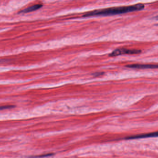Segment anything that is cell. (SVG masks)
I'll return each mask as SVG.
<instances>
[{"instance_id": "6", "label": "cell", "mask_w": 158, "mask_h": 158, "mask_svg": "<svg viewBox=\"0 0 158 158\" xmlns=\"http://www.w3.org/2000/svg\"><path fill=\"white\" fill-rule=\"evenodd\" d=\"M15 106L13 105H8V106H0V110H4L10 109L15 107Z\"/></svg>"}, {"instance_id": "1", "label": "cell", "mask_w": 158, "mask_h": 158, "mask_svg": "<svg viewBox=\"0 0 158 158\" xmlns=\"http://www.w3.org/2000/svg\"><path fill=\"white\" fill-rule=\"evenodd\" d=\"M144 8L143 4H138L129 6L110 7L99 10H94L85 14L84 17L96 16H110L121 15L134 11H139Z\"/></svg>"}, {"instance_id": "5", "label": "cell", "mask_w": 158, "mask_h": 158, "mask_svg": "<svg viewBox=\"0 0 158 158\" xmlns=\"http://www.w3.org/2000/svg\"><path fill=\"white\" fill-rule=\"evenodd\" d=\"M42 5L40 4H39L34 5L28 7V8H25L24 10H21L20 13H30V12H33V11H36V10L40 9V8L42 7Z\"/></svg>"}, {"instance_id": "3", "label": "cell", "mask_w": 158, "mask_h": 158, "mask_svg": "<svg viewBox=\"0 0 158 158\" xmlns=\"http://www.w3.org/2000/svg\"><path fill=\"white\" fill-rule=\"evenodd\" d=\"M158 137V131L150 133L126 137L127 140H134V139H142V138H152V137Z\"/></svg>"}, {"instance_id": "2", "label": "cell", "mask_w": 158, "mask_h": 158, "mask_svg": "<svg viewBox=\"0 0 158 158\" xmlns=\"http://www.w3.org/2000/svg\"><path fill=\"white\" fill-rule=\"evenodd\" d=\"M141 50H131V49H125V48H121V49H116L112 52L110 56L114 57L122 55H135L139 54L141 53Z\"/></svg>"}, {"instance_id": "4", "label": "cell", "mask_w": 158, "mask_h": 158, "mask_svg": "<svg viewBox=\"0 0 158 158\" xmlns=\"http://www.w3.org/2000/svg\"><path fill=\"white\" fill-rule=\"evenodd\" d=\"M130 68L137 69H158V64H134L129 65L127 66Z\"/></svg>"}, {"instance_id": "7", "label": "cell", "mask_w": 158, "mask_h": 158, "mask_svg": "<svg viewBox=\"0 0 158 158\" xmlns=\"http://www.w3.org/2000/svg\"><path fill=\"white\" fill-rule=\"evenodd\" d=\"M53 154H45V155H41V156H36L31 157V158H45V157H47L51 156H53Z\"/></svg>"}]
</instances>
